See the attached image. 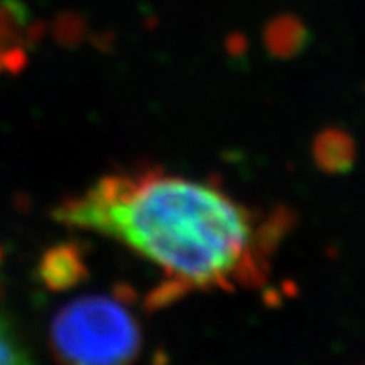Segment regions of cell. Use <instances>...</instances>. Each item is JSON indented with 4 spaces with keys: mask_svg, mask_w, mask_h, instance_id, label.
Here are the masks:
<instances>
[{
    "mask_svg": "<svg viewBox=\"0 0 365 365\" xmlns=\"http://www.w3.org/2000/svg\"><path fill=\"white\" fill-rule=\"evenodd\" d=\"M67 227L132 249L165 274L178 299L197 289L256 287L293 217L247 208L212 182L162 169L119 171L54 210Z\"/></svg>",
    "mask_w": 365,
    "mask_h": 365,
    "instance_id": "obj_1",
    "label": "cell"
},
{
    "mask_svg": "<svg viewBox=\"0 0 365 365\" xmlns=\"http://www.w3.org/2000/svg\"><path fill=\"white\" fill-rule=\"evenodd\" d=\"M48 341L60 365H134L143 332L119 292L80 297L61 306L51 321Z\"/></svg>",
    "mask_w": 365,
    "mask_h": 365,
    "instance_id": "obj_2",
    "label": "cell"
},
{
    "mask_svg": "<svg viewBox=\"0 0 365 365\" xmlns=\"http://www.w3.org/2000/svg\"><path fill=\"white\" fill-rule=\"evenodd\" d=\"M37 273L48 289L67 292L88 277V264L74 243H61L43 255Z\"/></svg>",
    "mask_w": 365,
    "mask_h": 365,
    "instance_id": "obj_3",
    "label": "cell"
},
{
    "mask_svg": "<svg viewBox=\"0 0 365 365\" xmlns=\"http://www.w3.org/2000/svg\"><path fill=\"white\" fill-rule=\"evenodd\" d=\"M314 162L329 175H345L356 162V143L343 130H323L314 139Z\"/></svg>",
    "mask_w": 365,
    "mask_h": 365,
    "instance_id": "obj_4",
    "label": "cell"
},
{
    "mask_svg": "<svg viewBox=\"0 0 365 365\" xmlns=\"http://www.w3.org/2000/svg\"><path fill=\"white\" fill-rule=\"evenodd\" d=\"M264 43L269 54L278 60H289L304 51L310 43V32L295 15H278L265 26Z\"/></svg>",
    "mask_w": 365,
    "mask_h": 365,
    "instance_id": "obj_5",
    "label": "cell"
},
{
    "mask_svg": "<svg viewBox=\"0 0 365 365\" xmlns=\"http://www.w3.org/2000/svg\"><path fill=\"white\" fill-rule=\"evenodd\" d=\"M0 365H34L11 321L0 314Z\"/></svg>",
    "mask_w": 365,
    "mask_h": 365,
    "instance_id": "obj_6",
    "label": "cell"
}]
</instances>
